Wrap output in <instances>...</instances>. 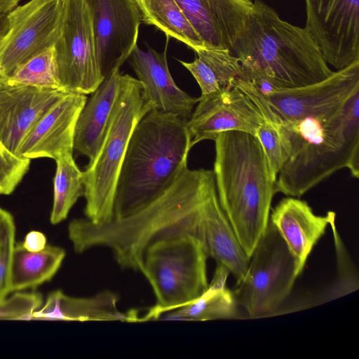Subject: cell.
Wrapping results in <instances>:
<instances>
[{
  "label": "cell",
  "mask_w": 359,
  "mask_h": 359,
  "mask_svg": "<svg viewBox=\"0 0 359 359\" xmlns=\"http://www.w3.org/2000/svg\"><path fill=\"white\" fill-rule=\"evenodd\" d=\"M335 219V212L316 215L305 201L288 196L273 210L269 221L276 227L292 255L299 276L313 247Z\"/></svg>",
  "instance_id": "d6986e66"
},
{
  "label": "cell",
  "mask_w": 359,
  "mask_h": 359,
  "mask_svg": "<svg viewBox=\"0 0 359 359\" xmlns=\"http://www.w3.org/2000/svg\"><path fill=\"white\" fill-rule=\"evenodd\" d=\"M187 121L153 109L137 123L118 175L114 219L140 210L165 190L188 167L192 147Z\"/></svg>",
  "instance_id": "3957f363"
},
{
  "label": "cell",
  "mask_w": 359,
  "mask_h": 359,
  "mask_svg": "<svg viewBox=\"0 0 359 359\" xmlns=\"http://www.w3.org/2000/svg\"><path fill=\"white\" fill-rule=\"evenodd\" d=\"M201 231L208 255L228 269L236 285L239 284L245 276L250 259L239 244L220 205L217 190L205 203Z\"/></svg>",
  "instance_id": "7402d4cb"
},
{
  "label": "cell",
  "mask_w": 359,
  "mask_h": 359,
  "mask_svg": "<svg viewBox=\"0 0 359 359\" xmlns=\"http://www.w3.org/2000/svg\"><path fill=\"white\" fill-rule=\"evenodd\" d=\"M55 161L53 204L50 218L52 224L65 220L79 198L84 195L83 171L77 166L73 153L60 156Z\"/></svg>",
  "instance_id": "4316f807"
},
{
  "label": "cell",
  "mask_w": 359,
  "mask_h": 359,
  "mask_svg": "<svg viewBox=\"0 0 359 359\" xmlns=\"http://www.w3.org/2000/svg\"><path fill=\"white\" fill-rule=\"evenodd\" d=\"M230 50L244 70L278 88L309 86L333 72L308 29L282 20L262 0L253 1L245 32Z\"/></svg>",
  "instance_id": "5b68a950"
},
{
  "label": "cell",
  "mask_w": 359,
  "mask_h": 359,
  "mask_svg": "<svg viewBox=\"0 0 359 359\" xmlns=\"http://www.w3.org/2000/svg\"><path fill=\"white\" fill-rule=\"evenodd\" d=\"M53 50L58 79L65 90L90 94L104 80L86 0H62L60 32Z\"/></svg>",
  "instance_id": "9c48e42d"
},
{
  "label": "cell",
  "mask_w": 359,
  "mask_h": 359,
  "mask_svg": "<svg viewBox=\"0 0 359 359\" xmlns=\"http://www.w3.org/2000/svg\"><path fill=\"white\" fill-rule=\"evenodd\" d=\"M359 88V60L333 72L326 79L299 88H278L271 83L262 93L278 115L285 121H296L343 104Z\"/></svg>",
  "instance_id": "4fadbf2b"
},
{
  "label": "cell",
  "mask_w": 359,
  "mask_h": 359,
  "mask_svg": "<svg viewBox=\"0 0 359 359\" xmlns=\"http://www.w3.org/2000/svg\"><path fill=\"white\" fill-rule=\"evenodd\" d=\"M65 251L47 245L38 252H30L22 245H15L10 273V292L35 288L50 280L60 269Z\"/></svg>",
  "instance_id": "cb8c5ba5"
},
{
  "label": "cell",
  "mask_w": 359,
  "mask_h": 359,
  "mask_svg": "<svg viewBox=\"0 0 359 359\" xmlns=\"http://www.w3.org/2000/svg\"><path fill=\"white\" fill-rule=\"evenodd\" d=\"M67 91L12 84L0 79V142L18 156L22 142L36 121Z\"/></svg>",
  "instance_id": "9a60e30c"
},
{
  "label": "cell",
  "mask_w": 359,
  "mask_h": 359,
  "mask_svg": "<svg viewBox=\"0 0 359 359\" xmlns=\"http://www.w3.org/2000/svg\"><path fill=\"white\" fill-rule=\"evenodd\" d=\"M262 116L251 100L233 86L219 92L201 95L187 121L191 144L205 140H214L221 133L237 130L256 136Z\"/></svg>",
  "instance_id": "5bb4252c"
},
{
  "label": "cell",
  "mask_w": 359,
  "mask_h": 359,
  "mask_svg": "<svg viewBox=\"0 0 359 359\" xmlns=\"http://www.w3.org/2000/svg\"><path fill=\"white\" fill-rule=\"evenodd\" d=\"M216 190L213 170L187 167L158 196L126 217L101 224L72 220L69 238L76 252L107 247L122 269L140 271L146 249L158 239L191 234L203 242V210Z\"/></svg>",
  "instance_id": "6da1fadb"
},
{
  "label": "cell",
  "mask_w": 359,
  "mask_h": 359,
  "mask_svg": "<svg viewBox=\"0 0 359 359\" xmlns=\"http://www.w3.org/2000/svg\"><path fill=\"white\" fill-rule=\"evenodd\" d=\"M192 62L179 60L197 81L201 95L231 88L241 72L239 59L230 49H202Z\"/></svg>",
  "instance_id": "d4e9b609"
},
{
  "label": "cell",
  "mask_w": 359,
  "mask_h": 359,
  "mask_svg": "<svg viewBox=\"0 0 359 359\" xmlns=\"http://www.w3.org/2000/svg\"><path fill=\"white\" fill-rule=\"evenodd\" d=\"M142 84L144 100L154 109L179 116L188 121L199 97H192L175 83L168 69L166 48L162 53L150 47L137 46L128 58Z\"/></svg>",
  "instance_id": "ac0fdd59"
},
{
  "label": "cell",
  "mask_w": 359,
  "mask_h": 359,
  "mask_svg": "<svg viewBox=\"0 0 359 359\" xmlns=\"http://www.w3.org/2000/svg\"><path fill=\"white\" fill-rule=\"evenodd\" d=\"M142 22L154 25L195 52L205 49L201 37L194 30L175 0H135Z\"/></svg>",
  "instance_id": "484cf974"
},
{
  "label": "cell",
  "mask_w": 359,
  "mask_h": 359,
  "mask_svg": "<svg viewBox=\"0 0 359 359\" xmlns=\"http://www.w3.org/2000/svg\"><path fill=\"white\" fill-rule=\"evenodd\" d=\"M305 28L327 64L338 69L359 60V0H304Z\"/></svg>",
  "instance_id": "8fae6325"
},
{
  "label": "cell",
  "mask_w": 359,
  "mask_h": 359,
  "mask_svg": "<svg viewBox=\"0 0 359 359\" xmlns=\"http://www.w3.org/2000/svg\"><path fill=\"white\" fill-rule=\"evenodd\" d=\"M205 243L191 234L158 239L146 249L140 269L151 285L156 304L139 321L159 319L201 296L208 287Z\"/></svg>",
  "instance_id": "52a82bcc"
},
{
  "label": "cell",
  "mask_w": 359,
  "mask_h": 359,
  "mask_svg": "<svg viewBox=\"0 0 359 359\" xmlns=\"http://www.w3.org/2000/svg\"><path fill=\"white\" fill-rule=\"evenodd\" d=\"M122 74L112 69L87 99L76 125L74 150L88 158H95L104 138L110 116L116 102Z\"/></svg>",
  "instance_id": "ffe728a7"
},
{
  "label": "cell",
  "mask_w": 359,
  "mask_h": 359,
  "mask_svg": "<svg viewBox=\"0 0 359 359\" xmlns=\"http://www.w3.org/2000/svg\"><path fill=\"white\" fill-rule=\"evenodd\" d=\"M86 95L67 93L33 126L21 143L18 156L54 160L73 153L75 128Z\"/></svg>",
  "instance_id": "e0dca14e"
},
{
  "label": "cell",
  "mask_w": 359,
  "mask_h": 359,
  "mask_svg": "<svg viewBox=\"0 0 359 359\" xmlns=\"http://www.w3.org/2000/svg\"><path fill=\"white\" fill-rule=\"evenodd\" d=\"M42 302L39 293L17 292L0 300V320H32L33 313Z\"/></svg>",
  "instance_id": "1f68e13d"
},
{
  "label": "cell",
  "mask_w": 359,
  "mask_h": 359,
  "mask_svg": "<svg viewBox=\"0 0 359 359\" xmlns=\"http://www.w3.org/2000/svg\"><path fill=\"white\" fill-rule=\"evenodd\" d=\"M250 259L244 278L232 293L237 304L257 318L280 307L299 275L292 255L270 221Z\"/></svg>",
  "instance_id": "ba28073f"
},
{
  "label": "cell",
  "mask_w": 359,
  "mask_h": 359,
  "mask_svg": "<svg viewBox=\"0 0 359 359\" xmlns=\"http://www.w3.org/2000/svg\"><path fill=\"white\" fill-rule=\"evenodd\" d=\"M30 160L9 151L0 142V195L11 194L29 170Z\"/></svg>",
  "instance_id": "4dcf8cb0"
},
{
  "label": "cell",
  "mask_w": 359,
  "mask_h": 359,
  "mask_svg": "<svg viewBox=\"0 0 359 359\" xmlns=\"http://www.w3.org/2000/svg\"><path fill=\"white\" fill-rule=\"evenodd\" d=\"M10 22L8 15L0 17V43L9 29Z\"/></svg>",
  "instance_id": "e575fe53"
},
{
  "label": "cell",
  "mask_w": 359,
  "mask_h": 359,
  "mask_svg": "<svg viewBox=\"0 0 359 359\" xmlns=\"http://www.w3.org/2000/svg\"><path fill=\"white\" fill-rule=\"evenodd\" d=\"M6 80L12 84L64 90L57 76L53 46L29 60Z\"/></svg>",
  "instance_id": "83f0119b"
},
{
  "label": "cell",
  "mask_w": 359,
  "mask_h": 359,
  "mask_svg": "<svg viewBox=\"0 0 359 359\" xmlns=\"http://www.w3.org/2000/svg\"><path fill=\"white\" fill-rule=\"evenodd\" d=\"M15 226L13 216L0 208V300L10 292V273L15 247Z\"/></svg>",
  "instance_id": "f546056e"
},
{
  "label": "cell",
  "mask_w": 359,
  "mask_h": 359,
  "mask_svg": "<svg viewBox=\"0 0 359 359\" xmlns=\"http://www.w3.org/2000/svg\"><path fill=\"white\" fill-rule=\"evenodd\" d=\"M102 75L119 69L137 46L141 14L135 0H86Z\"/></svg>",
  "instance_id": "7c38bea8"
},
{
  "label": "cell",
  "mask_w": 359,
  "mask_h": 359,
  "mask_svg": "<svg viewBox=\"0 0 359 359\" xmlns=\"http://www.w3.org/2000/svg\"><path fill=\"white\" fill-rule=\"evenodd\" d=\"M281 126L290 155L277 176L276 193L299 198L342 168L359 177V88L338 107L296 121L282 119Z\"/></svg>",
  "instance_id": "7a4b0ae2"
},
{
  "label": "cell",
  "mask_w": 359,
  "mask_h": 359,
  "mask_svg": "<svg viewBox=\"0 0 359 359\" xmlns=\"http://www.w3.org/2000/svg\"><path fill=\"white\" fill-rule=\"evenodd\" d=\"M230 271L217 264L208 289L198 298L159 318L168 320H213L229 319L236 314V302L233 293L226 287Z\"/></svg>",
  "instance_id": "603a6c76"
},
{
  "label": "cell",
  "mask_w": 359,
  "mask_h": 359,
  "mask_svg": "<svg viewBox=\"0 0 359 359\" xmlns=\"http://www.w3.org/2000/svg\"><path fill=\"white\" fill-rule=\"evenodd\" d=\"M206 49H231L244 34L252 0H175Z\"/></svg>",
  "instance_id": "2e32d148"
},
{
  "label": "cell",
  "mask_w": 359,
  "mask_h": 359,
  "mask_svg": "<svg viewBox=\"0 0 359 359\" xmlns=\"http://www.w3.org/2000/svg\"><path fill=\"white\" fill-rule=\"evenodd\" d=\"M20 0H0V17L8 15L16 8Z\"/></svg>",
  "instance_id": "836d02e7"
},
{
  "label": "cell",
  "mask_w": 359,
  "mask_h": 359,
  "mask_svg": "<svg viewBox=\"0 0 359 359\" xmlns=\"http://www.w3.org/2000/svg\"><path fill=\"white\" fill-rule=\"evenodd\" d=\"M118 301V296L111 291L83 298L69 297L61 290H55L48 294L44 305L33 313L32 320L137 322V311L121 312Z\"/></svg>",
  "instance_id": "44dd1931"
},
{
  "label": "cell",
  "mask_w": 359,
  "mask_h": 359,
  "mask_svg": "<svg viewBox=\"0 0 359 359\" xmlns=\"http://www.w3.org/2000/svg\"><path fill=\"white\" fill-rule=\"evenodd\" d=\"M22 245L30 252H38L47 245L46 237L40 231H32L26 235Z\"/></svg>",
  "instance_id": "d6a6232c"
},
{
  "label": "cell",
  "mask_w": 359,
  "mask_h": 359,
  "mask_svg": "<svg viewBox=\"0 0 359 359\" xmlns=\"http://www.w3.org/2000/svg\"><path fill=\"white\" fill-rule=\"evenodd\" d=\"M153 109L151 103L143 97L140 81L122 74L120 91L100 149L83 171L84 213L93 223L113 219L117 180L130 136L139 121Z\"/></svg>",
  "instance_id": "8992f818"
},
{
  "label": "cell",
  "mask_w": 359,
  "mask_h": 359,
  "mask_svg": "<svg viewBox=\"0 0 359 359\" xmlns=\"http://www.w3.org/2000/svg\"><path fill=\"white\" fill-rule=\"evenodd\" d=\"M214 141L213 172L219 201L250 259L269 222L276 181L256 136L231 130L219 133Z\"/></svg>",
  "instance_id": "277c9868"
},
{
  "label": "cell",
  "mask_w": 359,
  "mask_h": 359,
  "mask_svg": "<svg viewBox=\"0 0 359 359\" xmlns=\"http://www.w3.org/2000/svg\"><path fill=\"white\" fill-rule=\"evenodd\" d=\"M256 137L266 155L271 177L276 181L280 170L290 155L289 143L284 136L281 123L264 120Z\"/></svg>",
  "instance_id": "f1b7e54d"
},
{
  "label": "cell",
  "mask_w": 359,
  "mask_h": 359,
  "mask_svg": "<svg viewBox=\"0 0 359 359\" xmlns=\"http://www.w3.org/2000/svg\"><path fill=\"white\" fill-rule=\"evenodd\" d=\"M62 16V0H31L8 15L9 29L0 43V79L54 46Z\"/></svg>",
  "instance_id": "30bf717a"
}]
</instances>
